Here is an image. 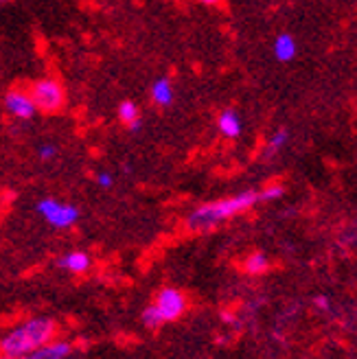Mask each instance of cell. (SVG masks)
<instances>
[{
  "label": "cell",
  "mask_w": 357,
  "mask_h": 359,
  "mask_svg": "<svg viewBox=\"0 0 357 359\" xmlns=\"http://www.w3.org/2000/svg\"><path fill=\"white\" fill-rule=\"evenodd\" d=\"M259 202L257 191H243L237 193L233 197H224V200H215L195 208L189 219H187V228L193 232H204V230H213L215 226L237 217V215L250 210Z\"/></svg>",
  "instance_id": "cell-1"
},
{
  "label": "cell",
  "mask_w": 357,
  "mask_h": 359,
  "mask_svg": "<svg viewBox=\"0 0 357 359\" xmlns=\"http://www.w3.org/2000/svg\"><path fill=\"white\" fill-rule=\"evenodd\" d=\"M58 333V322L50 318H33L27 320L25 325H20L18 329H13L11 333H7L0 342V353L5 357L13 359V357H27L31 355L35 348H40L48 342L55 339Z\"/></svg>",
  "instance_id": "cell-2"
},
{
  "label": "cell",
  "mask_w": 357,
  "mask_h": 359,
  "mask_svg": "<svg viewBox=\"0 0 357 359\" xmlns=\"http://www.w3.org/2000/svg\"><path fill=\"white\" fill-rule=\"evenodd\" d=\"M29 95L38 112L55 114L66 105V90L62 81L55 77H42L38 81H33L29 88Z\"/></svg>",
  "instance_id": "cell-3"
},
{
  "label": "cell",
  "mask_w": 357,
  "mask_h": 359,
  "mask_svg": "<svg viewBox=\"0 0 357 359\" xmlns=\"http://www.w3.org/2000/svg\"><path fill=\"white\" fill-rule=\"evenodd\" d=\"M38 212L53 226V228H73L79 222V208L73 204H64L60 200H53V197H44L38 202Z\"/></svg>",
  "instance_id": "cell-4"
},
{
  "label": "cell",
  "mask_w": 357,
  "mask_h": 359,
  "mask_svg": "<svg viewBox=\"0 0 357 359\" xmlns=\"http://www.w3.org/2000/svg\"><path fill=\"white\" fill-rule=\"evenodd\" d=\"M154 307L160 313V318H163V322H173L187 311V298L180 290L167 287V290H163L156 296Z\"/></svg>",
  "instance_id": "cell-5"
},
{
  "label": "cell",
  "mask_w": 357,
  "mask_h": 359,
  "mask_svg": "<svg viewBox=\"0 0 357 359\" xmlns=\"http://www.w3.org/2000/svg\"><path fill=\"white\" fill-rule=\"evenodd\" d=\"M5 107L11 116L20 118V121H29V118H33L35 112H38L31 101L29 90H20V88H13L5 95Z\"/></svg>",
  "instance_id": "cell-6"
},
{
  "label": "cell",
  "mask_w": 357,
  "mask_h": 359,
  "mask_svg": "<svg viewBox=\"0 0 357 359\" xmlns=\"http://www.w3.org/2000/svg\"><path fill=\"white\" fill-rule=\"evenodd\" d=\"M217 130L222 132V136H226L230 140L239 138L241 136V130H243V123H241L239 112L233 110V107H226V110L217 118Z\"/></svg>",
  "instance_id": "cell-7"
},
{
  "label": "cell",
  "mask_w": 357,
  "mask_h": 359,
  "mask_svg": "<svg viewBox=\"0 0 357 359\" xmlns=\"http://www.w3.org/2000/svg\"><path fill=\"white\" fill-rule=\"evenodd\" d=\"M93 259L88 257V252H81V250H75V252H68L64 255L58 265L62 269H66V272H73V274H83L88 267H90Z\"/></svg>",
  "instance_id": "cell-8"
},
{
  "label": "cell",
  "mask_w": 357,
  "mask_h": 359,
  "mask_svg": "<svg viewBox=\"0 0 357 359\" xmlns=\"http://www.w3.org/2000/svg\"><path fill=\"white\" fill-rule=\"evenodd\" d=\"M70 344L68 342H48L40 348H35L27 359H68L70 355Z\"/></svg>",
  "instance_id": "cell-9"
},
{
  "label": "cell",
  "mask_w": 357,
  "mask_h": 359,
  "mask_svg": "<svg viewBox=\"0 0 357 359\" xmlns=\"http://www.w3.org/2000/svg\"><path fill=\"white\" fill-rule=\"evenodd\" d=\"M151 101L160 107H169L173 103V83L169 77H160L151 86Z\"/></svg>",
  "instance_id": "cell-10"
},
{
  "label": "cell",
  "mask_w": 357,
  "mask_h": 359,
  "mask_svg": "<svg viewBox=\"0 0 357 359\" xmlns=\"http://www.w3.org/2000/svg\"><path fill=\"white\" fill-rule=\"evenodd\" d=\"M296 40L292 38L290 33H281L276 35V40H274V55L278 62H292L296 57Z\"/></svg>",
  "instance_id": "cell-11"
},
{
  "label": "cell",
  "mask_w": 357,
  "mask_h": 359,
  "mask_svg": "<svg viewBox=\"0 0 357 359\" xmlns=\"http://www.w3.org/2000/svg\"><path fill=\"white\" fill-rule=\"evenodd\" d=\"M288 140H290V132H288V130H285V128L276 130V132L270 136V140L265 142L263 158H265V160H272V158H276V156L283 151V147L288 145Z\"/></svg>",
  "instance_id": "cell-12"
},
{
  "label": "cell",
  "mask_w": 357,
  "mask_h": 359,
  "mask_svg": "<svg viewBox=\"0 0 357 359\" xmlns=\"http://www.w3.org/2000/svg\"><path fill=\"white\" fill-rule=\"evenodd\" d=\"M267 267H270V259H267L263 252H255V255H250L243 263V269L248 274H252V276H259L263 272H267Z\"/></svg>",
  "instance_id": "cell-13"
},
{
  "label": "cell",
  "mask_w": 357,
  "mask_h": 359,
  "mask_svg": "<svg viewBox=\"0 0 357 359\" xmlns=\"http://www.w3.org/2000/svg\"><path fill=\"white\" fill-rule=\"evenodd\" d=\"M140 118V110H138V105L134 101H123L119 105V121L128 128V125H132L134 121Z\"/></svg>",
  "instance_id": "cell-14"
},
{
  "label": "cell",
  "mask_w": 357,
  "mask_h": 359,
  "mask_svg": "<svg viewBox=\"0 0 357 359\" xmlns=\"http://www.w3.org/2000/svg\"><path fill=\"white\" fill-rule=\"evenodd\" d=\"M259 195V202H274L278 200V197L285 195V187L283 184H270V187H265L263 191H257Z\"/></svg>",
  "instance_id": "cell-15"
},
{
  "label": "cell",
  "mask_w": 357,
  "mask_h": 359,
  "mask_svg": "<svg viewBox=\"0 0 357 359\" xmlns=\"http://www.w3.org/2000/svg\"><path fill=\"white\" fill-rule=\"evenodd\" d=\"M142 322H145V327H149V329H158V327L165 325L163 318H160V313L156 311L154 304H149V307L142 311Z\"/></svg>",
  "instance_id": "cell-16"
},
{
  "label": "cell",
  "mask_w": 357,
  "mask_h": 359,
  "mask_svg": "<svg viewBox=\"0 0 357 359\" xmlns=\"http://www.w3.org/2000/svg\"><path fill=\"white\" fill-rule=\"evenodd\" d=\"M38 156L42 158V160H50V158H55L58 156V147L55 145H40V149H38Z\"/></svg>",
  "instance_id": "cell-17"
},
{
  "label": "cell",
  "mask_w": 357,
  "mask_h": 359,
  "mask_svg": "<svg viewBox=\"0 0 357 359\" xmlns=\"http://www.w3.org/2000/svg\"><path fill=\"white\" fill-rule=\"evenodd\" d=\"M97 184H99V187H103V189H110V187L114 184V177H112V173H108V171H101V173L97 175Z\"/></svg>",
  "instance_id": "cell-18"
},
{
  "label": "cell",
  "mask_w": 357,
  "mask_h": 359,
  "mask_svg": "<svg viewBox=\"0 0 357 359\" xmlns=\"http://www.w3.org/2000/svg\"><path fill=\"white\" fill-rule=\"evenodd\" d=\"M314 304H316V309H320V311H331V300L327 296H316Z\"/></svg>",
  "instance_id": "cell-19"
},
{
  "label": "cell",
  "mask_w": 357,
  "mask_h": 359,
  "mask_svg": "<svg viewBox=\"0 0 357 359\" xmlns=\"http://www.w3.org/2000/svg\"><path fill=\"white\" fill-rule=\"evenodd\" d=\"M140 128H142V118H138V121H134L132 125H128V130H130L132 134H136V132H140Z\"/></svg>",
  "instance_id": "cell-20"
},
{
  "label": "cell",
  "mask_w": 357,
  "mask_h": 359,
  "mask_svg": "<svg viewBox=\"0 0 357 359\" xmlns=\"http://www.w3.org/2000/svg\"><path fill=\"white\" fill-rule=\"evenodd\" d=\"M200 3H202V5H220L222 0H200Z\"/></svg>",
  "instance_id": "cell-21"
},
{
  "label": "cell",
  "mask_w": 357,
  "mask_h": 359,
  "mask_svg": "<svg viewBox=\"0 0 357 359\" xmlns=\"http://www.w3.org/2000/svg\"><path fill=\"white\" fill-rule=\"evenodd\" d=\"M13 359H27V357H13Z\"/></svg>",
  "instance_id": "cell-22"
},
{
  "label": "cell",
  "mask_w": 357,
  "mask_h": 359,
  "mask_svg": "<svg viewBox=\"0 0 357 359\" xmlns=\"http://www.w3.org/2000/svg\"><path fill=\"white\" fill-rule=\"evenodd\" d=\"M0 359H9V357H5V355H3V357H0Z\"/></svg>",
  "instance_id": "cell-23"
},
{
  "label": "cell",
  "mask_w": 357,
  "mask_h": 359,
  "mask_svg": "<svg viewBox=\"0 0 357 359\" xmlns=\"http://www.w3.org/2000/svg\"><path fill=\"white\" fill-rule=\"evenodd\" d=\"M0 3H5V0H0Z\"/></svg>",
  "instance_id": "cell-24"
}]
</instances>
